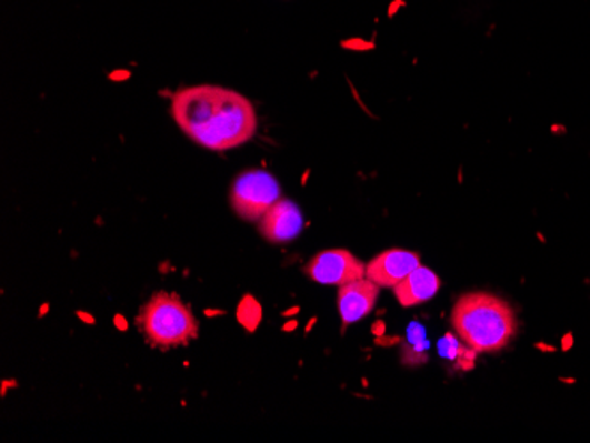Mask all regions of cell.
Wrapping results in <instances>:
<instances>
[{
  "label": "cell",
  "instance_id": "1",
  "mask_svg": "<svg viewBox=\"0 0 590 443\" xmlns=\"http://www.w3.org/2000/svg\"><path fill=\"white\" fill-rule=\"evenodd\" d=\"M172 117L182 133L216 152L244 145L259 128L251 101L220 85L184 87L177 91L172 98Z\"/></svg>",
  "mask_w": 590,
  "mask_h": 443
},
{
  "label": "cell",
  "instance_id": "2",
  "mask_svg": "<svg viewBox=\"0 0 590 443\" xmlns=\"http://www.w3.org/2000/svg\"><path fill=\"white\" fill-rule=\"evenodd\" d=\"M451 323L460 340L478 353L500 352L518 331L513 308L487 292L460 298L452 308Z\"/></svg>",
  "mask_w": 590,
  "mask_h": 443
},
{
  "label": "cell",
  "instance_id": "3",
  "mask_svg": "<svg viewBox=\"0 0 590 443\" xmlns=\"http://www.w3.org/2000/svg\"><path fill=\"white\" fill-rule=\"evenodd\" d=\"M140 329L156 346L172 349L199 338V322L177 295L158 292L142 308Z\"/></svg>",
  "mask_w": 590,
  "mask_h": 443
},
{
  "label": "cell",
  "instance_id": "4",
  "mask_svg": "<svg viewBox=\"0 0 590 443\" xmlns=\"http://www.w3.org/2000/svg\"><path fill=\"white\" fill-rule=\"evenodd\" d=\"M280 199V182L266 170H246L236 177L230 190V205L246 221L262 220Z\"/></svg>",
  "mask_w": 590,
  "mask_h": 443
},
{
  "label": "cell",
  "instance_id": "5",
  "mask_svg": "<svg viewBox=\"0 0 590 443\" xmlns=\"http://www.w3.org/2000/svg\"><path fill=\"white\" fill-rule=\"evenodd\" d=\"M308 278L314 283L343 286L367 278V265L347 250H329L317 254L307 268Z\"/></svg>",
  "mask_w": 590,
  "mask_h": 443
},
{
  "label": "cell",
  "instance_id": "6",
  "mask_svg": "<svg viewBox=\"0 0 590 443\" xmlns=\"http://www.w3.org/2000/svg\"><path fill=\"white\" fill-rule=\"evenodd\" d=\"M302 229L304 220L301 209L292 200H278L260 221V233L272 244H283L298 239Z\"/></svg>",
  "mask_w": 590,
  "mask_h": 443
},
{
  "label": "cell",
  "instance_id": "7",
  "mask_svg": "<svg viewBox=\"0 0 590 443\" xmlns=\"http://www.w3.org/2000/svg\"><path fill=\"white\" fill-rule=\"evenodd\" d=\"M421 265L418 253L406 250H389L380 253L367 265V278L380 289H394L410 272Z\"/></svg>",
  "mask_w": 590,
  "mask_h": 443
},
{
  "label": "cell",
  "instance_id": "8",
  "mask_svg": "<svg viewBox=\"0 0 590 443\" xmlns=\"http://www.w3.org/2000/svg\"><path fill=\"white\" fill-rule=\"evenodd\" d=\"M380 286L370 278L352 281L343 284L338 292V310H340L343 328H349L350 323L364 319L376 308L379 299Z\"/></svg>",
  "mask_w": 590,
  "mask_h": 443
},
{
  "label": "cell",
  "instance_id": "9",
  "mask_svg": "<svg viewBox=\"0 0 590 443\" xmlns=\"http://www.w3.org/2000/svg\"><path fill=\"white\" fill-rule=\"evenodd\" d=\"M440 286L442 283H440L439 275L431 269L419 265L392 290H394V295H397L401 306L412 308L436 298Z\"/></svg>",
  "mask_w": 590,
  "mask_h": 443
},
{
  "label": "cell",
  "instance_id": "10",
  "mask_svg": "<svg viewBox=\"0 0 590 443\" xmlns=\"http://www.w3.org/2000/svg\"><path fill=\"white\" fill-rule=\"evenodd\" d=\"M439 353L442 359L457 361L463 370H472L474 368L476 353L478 352L467 346L466 343L461 344L452 334H446L439 341Z\"/></svg>",
  "mask_w": 590,
  "mask_h": 443
},
{
  "label": "cell",
  "instance_id": "11",
  "mask_svg": "<svg viewBox=\"0 0 590 443\" xmlns=\"http://www.w3.org/2000/svg\"><path fill=\"white\" fill-rule=\"evenodd\" d=\"M430 346L427 338V329L422 323L412 322L407 329V346H406V358L403 361L412 362V358H418L419 362L427 361V350Z\"/></svg>",
  "mask_w": 590,
  "mask_h": 443
}]
</instances>
